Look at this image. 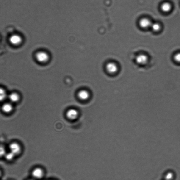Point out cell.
<instances>
[{
  "label": "cell",
  "instance_id": "ac0fdd59",
  "mask_svg": "<svg viewBox=\"0 0 180 180\" xmlns=\"http://www.w3.org/2000/svg\"><path fill=\"white\" fill-rule=\"evenodd\" d=\"M6 153L5 148L3 146H0V157L5 156Z\"/></svg>",
  "mask_w": 180,
  "mask_h": 180
},
{
  "label": "cell",
  "instance_id": "7a4b0ae2",
  "mask_svg": "<svg viewBox=\"0 0 180 180\" xmlns=\"http://www.w3.org/2000/svg\"><path fill=\"white\" fill-rule=\"evenodd\" d=\"M106 69L109 73L114 74L118 72L119 67L117 63L114 62H110L107 64Z\"/></svg>",
  "mask_w": 180,
  "mask_h": 180
},
{
  "label": "cell",
  "instance_id": "ffe728a7",
  "mask_svg": "<svg viewBox=\"0 0 180 180\" xmlns=\"http://www.w3.org/2000/svg\"></svg>",
  "mask_w": 180,
  "mask_h": 180
},
{
  "label": "cell",
  "instance_id": "7c38bea8",
  "mask_svg": "<svg viewBox=\"0 0 180 180\" xmlns=\"http://www.w3.org/2000/svg\"><path fill=\"white\" fill-rule=\"evenodd\" d=\"M79 98L82 100H86L89 97V93L85 90H82L78 93Z\"/></svg>",
  "mask_w": 180,
  "mask_h": 180
},
{
  "label": "cell",
  "instance_id": "8fae6325",
  "mask_svg": "<svg viewBox=\"0 0 180 180\" xmlns=\"http://www.w3.org/2000/svg\"><path fill=\"white\" fill-rule=\"evenodd\" d=\"M78 115V112L76 110L74 109L69 110L66 113V116H67V117L72 120L76 119Z\"/></svg>",
  "mask_w": 180,
  "mask_h": 180
},
{
  "label": "cell",
  "instance_id": "30bf717a",
  "mask_svg": "<svg viewBox=\"0 0 180 180\" xmlns=\"http://www.w3.org/2000/svg\"><path fill=\"white\" fill-rule=\"evenodd\" d=\"M2 109L4 113H9L12 111L13 107L12 103H6L2 105Z\"/></svg>",
  "mask_w": 180,
  "mask_h": 180
},
{
  "label": "cell",
  "instance_id": "6da1fadb",
  "mask_svg": "<svg viewBox=\"0 0 180 180\" xmlns=\"http://www.w3.org/2000/svg\"><path fill=\"white\" fill-rule=\"evenodd\" d=\"M9 41L10 43L12 45L18 46L22 43L23 38L19 34H14L10 36Z\"/></svg>",
  "mask_w": 180,
  "mask_h": 180
},
{
  "label": "cell",
  "instance_id": "9a60e30c",
  "mask_svg": "<svg viewBox=\"0 0 180 180\" xmlns=\"http://www.w3.org/2000/svg\"><path fill=\"white\" fill-rule=\"evenodd\" d=\"M16 155L12 153V152H10L8 153H6L5 156V159L8 161H12L13 160L15 156Z\"/></svg>",
  "mask_w": 180,
  "mask_h": 180
},
{
  "label": "cell",
  "instance_id": "ba28073f",
  "mask_svg": "<svg viewBox=\"0 0 180 180\" xmlns=\"http://www.w3.org/2000/svg\"><path fill=\"white\" fill-rule=\"evenodd\" d=\"M32 176L35 178L40 179L43 175V172L42 170L39 168H36L33 170L32 173Z\"/></svg>",
  "mask_w": 180,
  "mask_h": 180
},
{
  "label": "cell",
  "instance_id": "e0dca14e",
  "mask_svg": "<svg viewBox=\"0 0 180 180\" xmlns=\"http://www.w3.org/2000/svg\"><path fill=\"white\" fill-rule=\"evenodd\" d=\"M173 59L176 63H180V52H177L174 55Z\"/></svg>",
  "mask_w": 180,
  "mask_h": 180
},
{
  "label": "cell",
  "instance_id": "3957f363",
  "mask_svg": "<svg viewBox=\"0 0 180 180\" xmlns=\"http://www.w3.org/2000/svg\"><path fill=\"white\" fill-rule=\"evenodd\" d=\"M36 58L38 61L40 63H45L48 61L49 59L48 54L43 51L37 52L36 55Z\"/></svg>",
  "mask_w": 180,
  "mask_h": 180
},
{
  "label": "cell",
  "instance_id": "d6986e66",
  "mask_svg": "<svg viewBox=\"0 0 180 180\" xmlns=\"http://www.w3.org/2000/svg\"><path fill=\"white\" fill-rule=\"evenodd\" d=\"M1 170H0V176L1 175Z\"/></svg>",
  "mask_w": 180,
  "mask_h": 180
},
{
  "label": "cell",
  "instance_id": "2e32d148",
  "mask_svg": "<svg viewBox=\"0 0 180 180\" xmlns=\"http://www.w3.org/2000/svg\"><path fill=\"white\" fill-rule=\"evenodd\" d=\"M151 27L153 31L157 32L159 31L161 29V26L158 23H152Z\"/></svg>",
  "mask_w": 180,
  "mask_h": 180
},
{
  "label": "cell",
  "instance_id": "4fadbf2b",
  "mask_svg": "<svg viewBox=\"0 0 180 180\" xmlns=\"http://www.w3.org/2000/svg\"><path fill=\"white\" fill-rule=\"evenodd\" d=\"M171 5L168 2H165V3L163 4L161 6L162 10L165 12H169L171 10Z\"/></svg>",
  "mask_w": 180,
  "mask_h": 180
},
{
  "label": "cell",
  "instance_id": "8992f818",
  "mask_svg": "<svg viewBox=\"0 0 180 180\" xmlns=\"http://www.w3.org/2000/svg\"><path fill=\"white\" fill-rule=\"evenodd\" d=\"M139 25L143 28L146 29L151 27L152 23L150 20L147 18H143L139 21Z\"/></svg>",
  "mask_w": 180,
  "mask_h": 180
},
{
  "label": "cell",
  "instance_id": "277c9868",
  "mask_svg": "<svg viewBox=\"0 0 180 180\" xmlns=\"http://www.w3.org/2000/svg\"><path fill=\"white\" fill-rule=\"evenodd\" d=\"M9 148L10 152L15 155L20 153L21 150V146L16 143H12L10 144Z\"/></svg>",
  "mask_w": 180,
  "mask_h": 180
},
{
  "label": "cell",
  "instance_id": "5b68a950",
  "mask_svg": "<svg viewBox=\"0 0 180 180\" xmlns=\"http://www.w3.org/2000/svg\"><path fill=\"white\" fill-rule=\"evenodd\" d=\"M148 57L144 54L138 55L136 58V62L139 65H144L148 62Z\"/></svg>",
  "mask_w": 180,
  "mask_h": 180
},
{
  "label": "cell",
  "instance_id": "9c48e42d",
  "mask_svg": "<svg viewBox=\"0 0 180 180\" xmlns=\"http://www.w3.org/2000/svg\"><path fill=\"white\" fill-rule=\"evenodd\" d=\"M163 177V180H174L175 177L174 173L171 171L166 172Z\"/></svg>",
  "mask_w": 180,
  "mask_h": 180
},
{
  "label": "cell",
  "instance_id": "52a82bcc",
  "mask_svg": "<svg viewBox=\"0 0 180 180\" xmlns=\"http://www.w3.org/2000/svg\"><path fill=\"white\" fill-rule=\"evenodd\" d=\"M7 98L12 103H16L19 101V99H20V96H19L18 94L15 92L9 94V95H7Z\"/></svg>",
  "mask_w": 180,
  "mask_h": 180
},
{
  "label": "cell",
  "instance_id": "5bb4252c",
  "mask_svg": "<svg viewBox=\"0 0 180 180\" xmlns=\"http://www.w3.org/2000/svg\"><path fill=\"white\" fill-rule=\"evenodd\" d=\"M7 97L6 91L3 88L0 87V102L3 101Z\"/></svg>",
  "mask_w": 180,
  "mask_h": 180
}]
</instances>
